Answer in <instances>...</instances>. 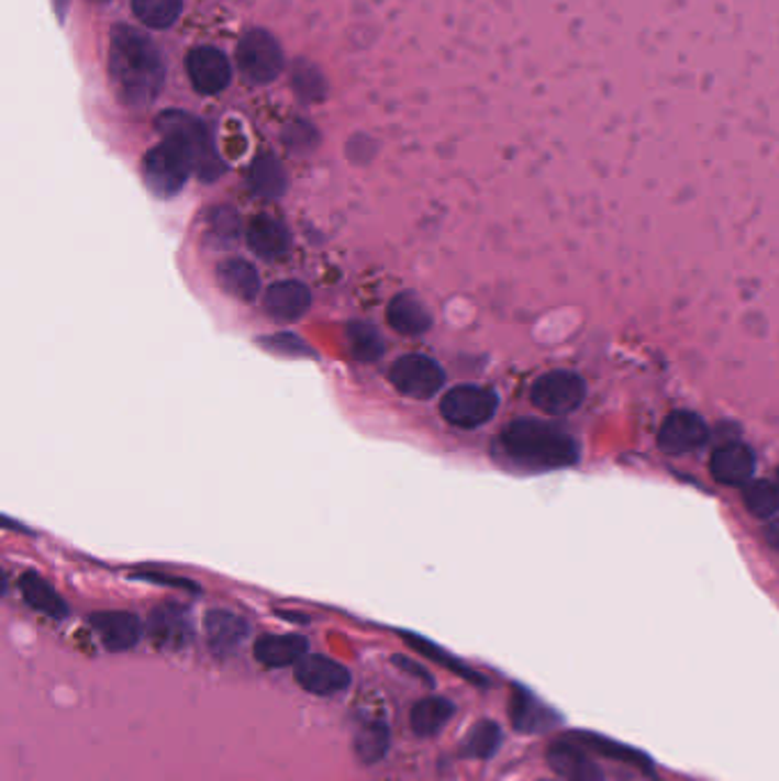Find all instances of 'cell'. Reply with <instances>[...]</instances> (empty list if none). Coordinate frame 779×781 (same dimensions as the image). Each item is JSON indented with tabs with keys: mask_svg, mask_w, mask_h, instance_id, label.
Wrapping results in <instances>:
<instances>
[{
	"mask_svg": "<svg viewBox=\"0 0 779 781\" xmlns=\"http://www.w3.org/2000/svg\"><path fill=\"white\" fill-rule=\"evenodd\" d=\"M108 69L114 92L133 108L154 103L165 85V63L158 46L129 25L114 27L110 35Z\"/></svg>",
	"mask_w": 779,
	"mask_h": 781,
	"instance_id": "1",
	"label": "cell"
},
{
	"mask_svg": "<svg viewBox=\"0 0 779 781\" xmlns=\"http://www.w3.org/2000/svg\"><path fill=\"white\" fill-rule=\"evenodd\" d=\"M501 450L526 469H563L579 457V448L569 434L539 419L512 421L499 439Z\"/></svg>",
	"mask_w": 779,
	"mask_h": 781,
	"instance_id": "2",
	"label": "cell"
},
{
	"mask_svg": "<svg viewBox=\"0 0 779 781\" xmlns=\"http://www.w3.org/2000/svg\"><path fill=\"white\" fill-rule=\"evenodd\" d=\"M156 124H158V133L163 137L179 142L181 147L192 156L199 177H204L207 181H213L215 177H220L222 160L215 154L213 140H211L204 124L194 120L192 114H186L179 110L163 112Z\"/></svg>",
	"mask_w": 779,
	"mask_h": 781,
	"instance_id": "3",
	"label": "cell"
},
{
	"mask_svg": "<svg viewBox=\"0 0 779 781\" xmlns=\"http://www.w3.org/2000/svg\"><path fill=\"white\" fill-rule=\"evenodd\" d=\"M192 171H197L192 156L179 142L167 137H163V142L156 144L142 163L144 183L163 199L179 194L186 188Z\"/></svg>",
	"mask_w": 779,
	"mask_h": 781,
	"instance_id": "4",
	"label": "cell"
},
{
	"mask_svg": "<svg viewBox=\"0 0 779 781\" xmlns=\"http://www.w3.org/2000/svg\"><path fill=\"white\" fill-rule=\"evenodd\" d=\"M442 416L455 425L474 429L494 419L499 410V395L494 389L480 387V384H461L450 389L442 398Z\"/></svg>",
	"mask_w": 779,
	"mask_h": 781,
	"instance_id": "5",
	"label": "cell"
},
{
	"mask_svg": "<svg viewBox=\"0 0 779 781\" xmlns=\"http://www.w3.org/2000/svg\"><path fill=\"white\" fill-rule=\"evenodd\" d=\"M389 380L402 395L414 400H430L442 391L446 382V372L432 357L421 353H410L393 361L389 370Z\"/></svg>",
	"mask_w": 779,
	"mask_h": 781,
	"instance_id": "6",
	"label": "cell"
},
{
	"mask_svg": "<svg viewBox=\"0 0 779 781\" xmlns=\"http://www.w3.org/2000/svg\"><path fill=\"white\" fill-rule=\"evenodd\" d=\"M586 391H588L586 382L576 372L552 370L542 375V378L533 384L531 400L537 410L546 414L565 416L581 408L586 400Z\"/></svg>",
	"mask_w": 779,
	"mask_h": 781,
	"instance_id": "7",
	"label": "cell"
},
{
	"mask_svg": "<svg viewBox=\"0 0 779 781\" xmlns=\"http://www.w3.org/2000/svg\"><path fill=\"white\" fill-rule=\"evenodd\" d=\"M238 67L249 82H272L283 69V51L266 31H249L238 44Z\"/></svg>",
	"mask_w": 779,
	"mask_h": 781,
	"instance_id": "8",
	"label": "cell"
},
{
	"mask_svg": "<svg viewBox=\"0 0 779 781\" xmlns=\"http://www.w3.org/2000/svg\"><path fill=\"white\" fill-rule=\"evenodd\" d=\"M296 681L302 690L319 694V698H330L338 694L353 683L350 670L341 665L338 660L321 654H307L296 665Z\"/></svg>",
	"mask_w": 779,
	"mask_h": 781,
	"instance_id": "9",
	"label": "cell"
},
{
	"mask_svg": "<svg viewBox=\"0 0 779 781\" xmlns=\"http://www.w3.org/2000/svg\"><path fill=\"white\" fill-rule=\"evenodd\" d=\"M188 76L199 94H220L231 82V65L215 46H197L188 55Z\"/></svg>",
	"mask_w": 779,
	"mask_h": 781,
	"instance_id": "10",
	"label": "cell"
},
{
	"mask_svg": "<svg viewBox=\"0 0 779 781\" xmlns=\"http://www.w3.org/2000/svg\"><path fill=\"white\" fill-rule=\"evenodd\" d=\"M147 631L156 647L179 651L192 640L190 613L179 603H163L154 607Z\"/></svg>",
	"mask_w": 779,
	"mask_h": 781,
	"instance_id": "11",
	"label": "cell"
},
{
	"mask_svg": "<svg viewBox=\"0 0 779 781\" xmlns=\"http://www.w3.org/2000/svg\"><path fill=\"white\" fill-rule=\"evenodd\" d=\"M709 439V425L702 416L692 412H675L658 432V446L670 455H683L698 450Z\"/></svg>",
	"mask_w": 779,
	"mask_h": 781,
	"instance_id": "12",
	"label": "cell"
},
{
	"mask_svg": "<svg viewBox=\"0 0 779 781\" xmlns=\"http://www.w3.org/2000/svg\"><path fill=\"white\" fill-rule=\"evenodd\" d=\"M546 761L563 781H603V770L594 763L590 751L565 736L546 751Z\"/></svg>",
	"mask_w": 779,
	"mask_h": 781,
	"instance_id": "13",
	"label": "cell"
},
{
	"mask_svg": "<svg viewBox=\"0 0 779 781\" xmlns=\"http://www.w3.org/2000/svg\"><path fill=\"white\" fill-rule=\"evenodd\" d=\"M90 626L97 631L103 647L110 651H129L142 638V622L126 611H103L90 615Z\"/></svg>",
	"mask_w": 779,
	"mask_h": 781,
	"instance_id": "14",
	"label": "cell"
},
{
	"mask_svg": "<svg viewBox=\"0 0 779 781\" xmlns=\"http://www.w3.org/2000/svg\"><path fill=\"white\" fill-rule=\"evenodd\" d=\"M264 306H266L268 315L275 317V321L293 323V321H300V317L309 311L311 291L302 281L281 279L277 283H272L266 291Z\"/></svg>",
	"mask_w": 779,
	"mask_h": 781,
	"instance_id": "15",
	"label": "cell"
},
{
	"mask_svg": "<svg viewBox=\"0 0 779 781\" xmlns=\"http://www.w3.org/2000/svg\"><path fill=\"white\" fill-rule=\"evenodd\" d=\"M556 713L544 706L535 694L526 688H512L510 694V722L516 732L522 734H537L556 725Z\"/></svg>",
	"mask_w": 779,
	"mask_h": 781,
	"instance_id": "16",
	"label": "cell"
},
{
	"mask_svg": "<svg viewBox=\"0 0 779 781\" xmlns=\"http://www.w3.org/2000/svg\"><path fill=\"white\" fill-rule=\"evenodd\" d=\"M711 473L723 484L745 487L755 473V453L743 444L720 446L711 457Z\"/></svg>",
	"mask_w": 779,
	"mask_h": 781,
	"instance_id": "17",
	"label": "cell"
},
{
	"mask_svg": "<svg viewBox=\"0 0 779 781\" xmlns=\"http://www.w3.org/2000/svg\"><path fill=\"white\" fill-rule=\"evenodd\" d=\"M207 640L213 654L229 656L247 640L249 624L231 611H211L207 615Z\"/></svg>",
	"mask_w": 779,
	"mask_h": 781,
	"instance_id": "18",
	"label": "cell"
},
{
	"mask_svg": "<svg viewBox=\"0 0 779 781\" xmlns=\"http://www.w3.org/2000/svg\"><path fill=\"white\" fill-rule=\"evenodd\" d=\"M387 321L402 336H421L430 330L432 315H430L425 302L416 293L405 291V293H398L389 302Z\"/></svg>",
	"mask_w": 779,
	"mask_h": 781,
	"instance_id": "19",
	"label": "cell"
},
{
	"mask_svg": "<svg viewBox=\"0 0 779 781\" xmlns=\"http://www.w3.org/2000/svg\"><path fill=\"white\" fill-rule=\"evenodd\" d=\"M247 247L258 258L275 260L288 252L291 238H288V231L279 220L270 215H256L247 226Z\"/></svg>",
	"mask_w": 779,
	"mask_h": 781,
	"instance_id": "20",
	"label": "cell"
},
{
	"mask_svg": "<svg viewBox=\"0 0 779 781\" xmlns=\"http://www.w3.org/2000/svg\"><path fill=\"white\" fill-rule=\"evenodd\" d=\"M309 654L302 635H264L254 645V658L266 668H291Z\"/></svg>",
	"mask_w": 779,
	"mask_h": 781,
	"instance_id": "21",
	"label": "cell"
},
{
	"mask_svg": "<svg viewBox=\"0 0 779 781\" xmlns=\"http://www.w3.org/2000/svg\"><path fill=\"white\" fill-rule=\"evenodd\" d=\"M23 601L33 607V611L51 617V620H65L69 615V605L44 576L37 571H25L19 581Z\"/></svg>",
	"mask_w": 779,
	"mask_h": 781,
	"instance_id": "22",
	"label": "cell"
},
{
	"mask_svg": "<svg viewBox=\"0 0 779 781\" xmlns=\"http://www.w3.org/2000/svg\"><path fill=\"white\" fill-rule=\"evenodd\" d=\"M218 281L229 295L254 302L261 291V275L245 258H226L218 266Z\"/></svg>",
	"mask_w": 779,
	"mask_h": 781,
	"instance_id": "23",
	"label": "cell"
},
{
	"mask_svg": "<svg viewBox=\"0 0 779 781\" xmlns=\"http://www.w3.org/2000/svg\"><path fill=\"white\" fill-rule=\"evenodd\" d=\"M455 715V704L439 694L419 700L410 711V725L416 736H435L439 734L448 719Z\"/></svg>",
	"mask_w": 779,
	"mask_h": 781,
	"instance_id": "24",
	"label": "cell"
},
{
	"mask_svg": "<svg viewBox=\"0 0 779 781\" xmlns=\"http://www.w3.org/2000/svg\"><path fill=\"white\" fill-rule=\"evenodd\" d=\"M565 738L574 740V743H579L581 747H586L590 755H601L605 759H615V761H622V763H631V766H636V768H643V770H652V761L643 755V751L638 749H633L628 745H622L617 740H611V738H603L599 734H590V732H576V734H567Z\"/></svg>",
	"mask_w": 779,
	"mask_h": 781,
	"instance_id": "25",
	"label": "cell"
},
{
	"mask_svg": "<svg viewBox=\"0 0 779 781\" xmlns=\"http://www.w3.org/2000/svg\"><path fill=\"white\" fill-rule=\"evenodd\" d=\"M391 745V732L382 719H368L355 736V751L361 763H378Z\"/></svg>",
	"mask_w": 779,
	"mask_h": 781,
	"instance_id": "26",
	"label": "cell"
},
{
	"mask_svg": "<svg viewBox=\"0 0 779 781\" xmlns=\"http://www.w3.org/2000/svg\"><path fill=\"white\" fill-rule=\"evenodd\" d=\"M249 188L264 199H275L286 190V174L277 158L261 156L249 169Z\"/></svg>",
	"mask_w": 779,
	"mask_h": 781,
	"instance_id": "27",
	"label": "cell"
},
{
	"mask_svg": "<svg viewBox=\"0 0 779 781\" xmlns=\"http://www.w3.org/2000/svg\"><path fill=\"white\" fill-rule=\"evenodd\" d=\"M131 5L140 23L163 31V27H169L179 21L183 0H133Z\"/></svg>",
	"mask_w": 779,
	"mask_h": 781,
	"instance_id": "28",
	"label": "cell"
},
{
	"mask_svg": "<svg viewBox=\"0 0 779 781\" xmlns=\"http://www.w3.org/2000/svg\"><path fill=\"white\" fill-rule=\"evenodd\" d=\"M501 745V727L492 719H480L471 727L465 743H461V755L474 759H489Z\"/></svg>",
	"mask_w": 779,
	"mask_h": 781,
	"instance_id": "29",
	"label": "cell"
},
{
	"mask_svg": "<svg viewBox=\"0 0 779 781\" xmlns=\"http://www.w3.org/2000/svg\"><path fill=\"white\" fill-rule=\"evenodd\" d=\"M348 345L353 357L359 361H378L387 350V343L382 341L380 332L368 323L348 325Z\"/></svg>",
	"mask_w": 779,
	"mask_h": 781,
	"instance_id": "30",
	"label": "cell"
},
{
	"mask_svg": "<svg viewBox=\"0 0 779 781\" xmlns=\"http://www.w3.org/2000/svg\"><path fill=\"white\" fill-rule=\"evenodd\" d=\"M745 505L759 518H772L779 512V484L770 480H749L745 484Z\"/></svg>",
	"mask_w": 779,
	"mask_h": 781,
	"instance_id": "31",
	"label": "cell"
},
{
	"mask_svg": "<svg viewBox=\"0 0 779 781\" xmlns=\"http://www.w3.org/2000/svg\"><path fill=\"white\" fill-rule=\"evenodd\" d=\"M402 635H405V640H408L421 656H427V658H432V660H437V662L446 665V668L455 670L459 677H467V679H471V681H478V677H474L471 670L461 668L459 662H455V660L450 658V654H446V651L439 649L437 645H432V643H427L425 638H419V635H412V633H402Z\"/></svg>",
	"mask_w": 779,
	"mask_h": 781,
	"instance_id": "32",
	"label": "cell"
},
{
	"mask_svg": "<svg viewBox=\"0 0 779 781\" xmlns=\"http://www.w3.org/2000/svg\"><path fill=\"white\" fill-rule=\"evenodd\" d=\"M393 662L398 665V668L400 670H405V672H410L412 677H416V679H423V681H432L430 677H427V672L421 668V665L419 662H414V660H410V658H405V656H396L393 658Z\"/></svg>",
	"mask_w": 779,
	"mask_h": 781,
	"instance_id": "33",
	"label": "cell"
},
{
	"mask_svg": "<svg viewBox=\"0 0 779 781\" xmlns=\"http://www.w3.org/2000/svg\"><path fill=\"white\" fill-rule=\"evenodd\" d=\"M766 537H768V542H770L775 548H779V518L772 516V521H770L768 528H766Z\"/></svg>",
	"mask_w": 779,
	"mask_h": 781,
	"instance_id": "34",
	"label": "cell"
},
{
	"mask_svg": "<svg viewBox=\"0 0 779 781\" xmlns=\"http://www.w3.org/2000/svg\"><path fill=\"white\" fill-rule=\"evenodd\" d=\"M777 484H779V482H777Z\"/></svg>",
	"mask_w": 779,
	"mask_h": 781,
	"instance_id": "35",
	"label": "cell"
}]
</instances>
